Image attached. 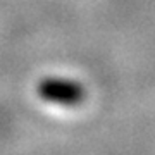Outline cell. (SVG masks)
I'll return each mask as SVG.
<instances>
[{
    "label": "cell",
    "instance_id": "6da1fadb",
    "mask_svg": "<svg viewBox=\"0 0 155 155\" xmlns=\"http://www.w3.org/2000/svg\"><path fill=\"white\" fill-rule=\"evenodd\" d=\"M38 95L45 102L57 104L64 107H76L86 97L83 84L76 83L72 79L62 78H45L38 84Z\"/></svg>",
    "mask_w": 155,
    "mask_h": 155
}]
</instances>
